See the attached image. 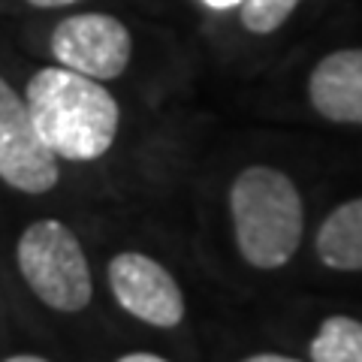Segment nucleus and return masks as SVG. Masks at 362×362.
Wrapping results in <instances>:
<instances>
[{
  "instance_id": "obj_7",
  "label": "nucleus",
  "mask_w": 362,
  "mask_h": 362,
  "mask_svg": "<svg viewBox=\"0 0 362 362\" xmlns=\"http://www.w3.org/2000/svg\"><path fill=\"white\" fill-rule=\"evenodd\" d=\"M308 100L320 118L362 127V49H338L317 61Z\"/></svg>"
},
{
  "instance_id": "obj_3",
  "label": "nucleus",
  "mask_w": 362,
  "mask_h": 362,
  "mask_svg": "<svg viewBox=\"0 0 362 362\" xmlns=\"http://www.w3.org/2000/svg\"><path fill=\"white\" fill-rule=\"evenodd\" d=\"M16 263L33 296L54 311L78 314L94 299V278L85 247L61 221H33L18 235Z\"/></svg>"
},
{
  "instance_id": "obj_12",
  "label": "nucleus",
  "mask_w": 362,
  "mask_h": 362,
  "mask_svg": "<svg viewBox=\"0 0 362 362\" xmlns=\"http://www.w3.org/2000/svg\"><path fill=\"white\" fill-rule=\"evenodd\" d=\"M242 362H302V359L287 354H254V356H245Z\"/></svg>"
},
{
  "instance_id": "obj_11",
  "label": "nucleus",
  "mask_w": 362,
  "mask_h": 362,
  "mask_svg": "<svg viewBox=\"0 0 362 362\" xmlns=\"http://www.w3.org/2000/svg\"><path fill=\"white\" fill-rule=\"evenodd\" d=\"M115 362H169V359L166 356H157V354H148V350H136V354H124Z\"/></svg>"
},
{
  "instance_id": "obj_1",
  "label": "nucleus",
  "mask_w": 362,
  "mask_h": 362,
  "mask_svg": "<svg viewBox=\"0 0 362 362\" xmlns=\"http://www.w3.org/2000/svg\"><path fill=\"white\" fill-rule=\"evenodd\" d=\"M25 103L40 139L61 160L90 163L103 157L121 127L112 90L66 66H42L28 78Z\"/></svg>"
},
{
  "instance_id": "obj_15",
  "label": "nucleus",
  "mask_w": 362,
  "mask_h": 362,
  "mask_svg": "<svg viewBox=\"0 0 362 362\" xmlns=\"http://www.w3.org/2000/svg\"><path fill=\"white\" fill-rule=\"evenodd\" d=\"M239 4H242V0H206V6H211V9H233Z\"/></svg>"
},
{
  "instance_id": "obj_10",
  "label": "nucleus",
  "mask_w": 362,
  "mask_h": 362,
  "mask_svg": "<svg viewBox=\"0 0 362 362\" xmlns=\"http://www.w3.org/2000/svg\"><path fill=\"white\" fill-rule=\"evenodd\" d=\"M299 4L302 0H242L239 18L247 30L257 33V37H269V33H275L293 13H296Z\"/></svg>"
},
{
  "instance_id": "obj_8",
  "label": "nucleus",
  "mask_w": 362,
  "mask_h": 362,
  "mask_svg": "<svg viewBox=\"0 0 362 362\" xmlns=\"http://www.w3.org/2000/svg\"><path fill=\"white\" fill-rule=\"evenodd\" d=\"M317 259L335 272H362V197L326 214L314 239Z\"/></svg>"
},
{
  "instance_id": "obj_13",
  "label": "nucleus",
  "mask_w": 362,
  "mask_h": 362,
  "mask_svg": "<svg viewBox=\"0 0 362 362\" xmlns=\"http://www.w3.org/2000/svg\"><path fill=\"white\" fill-rule=\"evenodd\" d=\"M30 6H37V9H61V6H73L78 4V0H28Z\"/></svg>"
},
{
  "instance_id": "obj_2",
  "label": "nucleus",
  "mask_w": 362,
  "mask_h": 362,
  "mask_svg": "<svg viewBox=\"0 0 362 362\" xmlns=\"http://www.w3.org/2000/svg\"><path fill=\"white\" fill-rule=\"evenodd\" d=\"M230 218L235 247L247 266L275 272L296 257L305 233L302 194L275 166H247L230 185Z\"/></svg>"
},
{
  "instance_id": "obj_5",
  "label": "nucleus",
  "mask_w": 362,
  "mask_h": 362,
  "mask_svg": "<svg viewBox=\"0 0 362 362\" xmlns=\"http://www.w3.org/2000/svg\"><path fill=\"white\" fill-rule=\"evenodd\" d=\"M58 157L40 139L25 97L0 78V181L21 194H49L58 185Z\"/></svg>"
},
{
  "instance_id": "obj_9",
  "label": "nucleus",
  "mask_w": 362,
  "mask_h": 362,
  "mask_svg": "<svg viewBox=\"0 0 362 362\" xmlns=\"http://www.w3.org/2000/svg\"><path fill=\"white\" fill-rule=\"evenodd\" d=\"M311 362H362V320L332 314L311 338Z\"/></svg>"
},
{
  "instance_id": "obj_6",
  "label": "nucleus",
  "mask_w": 362,
  "mask_h": 362,
  "mask_svg": "<svg viewBox=\"0 0 362 362\" xmlns=\"http://www.w3.org/2000/svg\"><path fill=\"white\" fill-rule=\"evenodd\" d=\"M109 290L118 308L154 329H175L185 320V293L163 263L142 251H121L109 259Z\"/></svg>"
},
{
  "instance_id": "obj_14",
  "label": "nucleus",
  "mask_w": 362,
  "mask_h": 362,
  "mask_svg": "<svg viewBox=\"0 0 362 362\" xmlns=\"http://www.w3.org/2000/svg\"><path fill=\"white\" fill-rule=\"evenodd\" d=\"M4 362H49L45 356H33V354H16V356H6Z\"/></svg>"
},
{
  "instance_id": "obj_4",
  "label": "nucleus",
  "mask_w": 362,
  "mask_h": 362,
  "mask_svg": "<svg viewBox=\"0 0 362 362\" xmlns=\"http://www.w3.org/2000/svg\"><path fill=\"white\" fill-rule=\"evenodd\" d=\"M49 49L66 70L112 82L130 66L133 37L127 25L109 13H76L54 25Z\"/></svg>"
}]
</instances>
